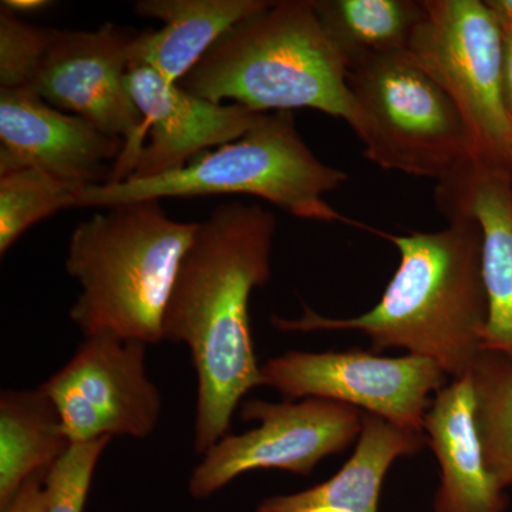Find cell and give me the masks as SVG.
Returning a JSON list of instances; mask_svg holds the SVG:
<instances>
[{
    "mask_svg": "<svg viewBox=\"0 0 512 512\" xmlns=\"http://www.w3.org/2000/svg\"><path fill=\"white\" fill-rule=\"evenodd\" d=\"M275 215L228 202L198 222L163 318V340L185 343L197 372L195 450L227 436L242 397L264 384L249 328V296L271 276Z\"/></svg>",
    "mask_w": 512,
    "mask_h": 512,
    "instance_id": "6da1fadb",
    "label": "cell"
},
{
    "mask_svg": "<svg viewBox=\"0 0 512 512\" xmlns=\"http://www.w3.org/2000/svg\"><path fill=\"white\" fill-rule=\"evenodd\" d=\"M436 232L375 234L400 252V265L372 311L349 319L323 318L306 308L303 318H274L282 330H357L373 353L390 348L429 357L453 380L470 373L483 352L488 301L481 271L480 227L468 217L448 218Z\"/></svg>",
    "mask_w": 512,
    "mask_h": 512,
    "instance_id": "7a4b0ae2",
    "label": "cell"
},
{
    "mask_svg": "<svg viewBox=\"0 0 512 512\" xmlns=\"http://www.w3.org/2000/svg\"><path fill=\"white\" fill-rule=\"evenodd\" d=\"M197 228L168 217L158 200L110 205L79 222L66 269L82 286L70 319L84 338L161 342L165 306Z\"/></svg>",
    "mask_w": 512,
    "mask_h": 512,
    "instance_id": "3957f363",
    "label": "cell"
},
{
    "mask_svg": "<svg viewBox=\"0 0 512 512\" xmlns=\"http://www.w3.org/2000/svg\"><path fill=\"white\" fill-rule=\"evenodd\" d=\"M212 103L259 113L312 109L350 123L348 67L312 0H281L239 20L180 83Z\"/></svg>",
    "mask_w": 512,
    "mask_h": 512,
    "instance_id": "277c9868",
    "label": "cell"
},
{
    "mask_svg": "<svg viewBox=\"0 0 512 512\" xmlns=\"http://www.w3.org/2000/svg\"><path fill=\"white\" fill-rule=\"evenodd\" d=\"M348 180L322 163L302 140L292 111L266 113L238 140L207 151L180 168L144 180L87 185L76 208H106L121 202L242 194L272 202L293 217L340 222L375 232L330 207L325 195Z\"/></svg>",
    "mask_w": 512,
    "mask_h": 512,
    "instance_id": "5b68a950",
    "label": "cell"
},
{
    "mask_svg": "<svg viewBox=\"0 0 512 512\" xmlns=\"http://www.w3.org/2000/svg\"><path fill=\"white\" fill-rule=\"evenodd\" d=\"M137 35L114 23L96 30H62L22 20L10 32L6 49V89L28 90L123 141L106 184L126 181L147 143L146 123L127 83Z\"/></svg>",
    "mask_w": 512,
    "mask_h": 512,
    "instance_id": "8992f818",
    "label": "cell"
},
{
    "mask_svg": "<svg viewBox=\"0 0 512 512\" xmlns=\"http://www.w3.org/2000/svg\"><path fill=\"white\" fill-rule=\"evenodd\" d=\"M348 87L349 126L383 170L440 183L477 157L457 107L407 50L348 70Z\"/></svg>",
    "mask_w": 512,
    "mask_h": 512,
    "instance_id": "52a82bcc",
    "label": "cell"
},
{
    "mask_svg": "<svg viewBox=\"0 0 512 512\" xmlns=\"http://www.w3.org/2000/svg\"><path fill=\"white\" fill-rule=\"evenodd\" d=\"M426 16L407 53L457 107L478 158L512 170L504 99V33L481 0H423Z\"/></svg>",
    "mask_w": 512,
    "mask_h": 512,
    "instance_id": "ba28073f",
    "label": "cell"
},
{
    "mask_svg": "<svg viewBox=\"0 0 512 512\" xmlns=\"http://www.w3.org/2000/svg\"><path fill=\"white\" fill-rule=\"evenodd\" d=\"M266 386L286 399H323L346 404L423 433L431 394L446 387L447 375L429 357H380L373 352H288L261 367Z\"/></svg>",
    "mask_w": 512,
    "mask_h": 512,
    "instance_id": "9c48e42d",
    "label": "cell"
},
{
    "mask_svg": "<svg viewBox=\"0 0 512 512\" xmlns=\"http://www.w3.org/2000/svg\"><path fill=\"white\" fill-rule=\"evenodd\" d=\"M241 419L261 424L248 433L225 436L205 453L188 483L192 497H210L234 478L258 468L309 476L320 460L342 453L359 436L363 413L323 399L248 400L242 404Z\"/></svg>",
    "mask_w": 512,
    "mask_h": 512,
    "instance_id": "30bf717a",
    "label": "cell"
},
{
    "mask_svg": "<svg viewBox=\"0 0 512 512\" xmlns=\"http://www.w3.org/2000/svg\"><path fill=\"white\" fill-rule=\"evenodd\" d=\"M146 343L116 336L84 340L39 386L72 443L116 436L144 439L160 419L161 396L146 370Z\"/></svg>",
    "mask_w": 512,
    "mask_h": 512,
    "instance_id": "8fae6325",
    "label": "cell"
},
{
    "mask_svg": "<svg viewBox=\"0 0 512 512\" xmlns=\"http://www.w3.org/2000/svg\"><path fill=\"white\" fill-rule=\"evenodd\" d=\"M127 83L148 137L127 180L180 170L201 154L245 136L266 114L239 104L212 103L144 66L128 70Z\"/></svg>",
    "mask_w": 512,
    "mask_h": 512,
    "instance_id": "7c38bea8",
    "label": "cell"
},
{
    "mask_svg": "<svg viewBox=\"0 0 512 512\" xmlns=\"http://www.w3.org/2000/svg\"><path fill=\"white\" fill-rule=\"evenodd\" d=\"M124 150L119 138L25 89H0V175L35 168L69 183L106 184Z\"/></svg>",
    "mask_w": 512,
    "mask_h": 512,
    "instance_id": "4fadbf2b",
    "label": "cell"
},
{
    "mask_svg": "<svg viewBox=\"0 0 512 512\" xmlns=\"http://www.w3.org/2000/svg\"><path fill=\"white\" fill-rule=\"evenodd\" d=\"M436 204L447 220L468 217L480 227L488 301L483 350L512 363V170L473 158L437 183Z\"/></svg>",
    "mask_w": 512,
    "mask_h": 512,
    "instance_id": "5bb4252c",
    "label": "cell"
},
{
    "mask_svg": "<svg viewBox=\"0 0 512 512\" xmlns=\"http://www.w3.org/2000/svg\"><path fill=\"white\" fill-rule=\"evenodd\" d=\"M470 373L434 397L424 419L429 446L439 461L434 512H504V490L485 463Z\"/></svg>",
    "mask_w": 512,
    "mask_h": 512,
    "instance_id": "9a60e30c",
    "label": "cell"
},
{
    "mask_svg": "<svg viewBox=\"0 0 512 512\" xmlns=\"http://www.w3.org/2000/svg\"><path fill=\"white\" fill-rule=\"evenodd\" d=\"M269 5L268 0H140L134 6L137 15L164 25L138 33L130 69L148 67L180 84L224 33Z\"/></svg>",
    "mask_w": 512,
    "mask_h": 512,
    "instance_id": "2e32d148",
    "label": "cell"
},
{
    "mask_svg": "<svg viewBox=\"0 0 512 512\" xmlns=\"http://www.w3.org/2000/svg\"><path fill=\"white\" fill-rule=\"evenodd\" d=\"M424 440L423 433L365 412L356 450L335 476L301 493L266 498L256 512H377L390 466L419 453Z\"/></svg>",
    "mask_w": 512,
    "mask_h": 512,
    "instance_id": "e0dca14e",
    "label": "cell"
},
{
    "mask_svg": "<svg viewBox=\"0 0 512 512\" xmlns=\"http://www.w3.org/2000/svg\"><path fill=\"white\" fill-rule=\"evenodd\" d=\"M72 446L55 404L40 387L0 396V507Z\"/></svg>",
    "mask_w": 512,
    "mask_h": 512,
    "instance_id": "ac0fdd59",
    "label": "cell"
},
{
    "mask_svg": "<svg viewBox=\"0 0 512 512\" xmlns=\"http://www.w3.org/2000/svg\"><path fill=\"white\" fill-rule=\"evenodd\" d=\"M313 9L348 70L406 52L426 16L423 0H312Z\"/></svg>",
    "mask_w": 512,
    "mask_h": 512,
    "instance_id": "d6986e66",
    "label": "cell"
},
{
    "mask_svg": "<svg viewBox=\"0 0 512 512\" xmlns=\"http://www.w3.org/2000/svg\"><path fill=\"white\" fill-rule=\"evenodd\" d=\"M470 375L485 463L505 490L512 487V363L498 353L483 350Z\"/></svg>",
    "mask_w": 512,
    "mask_h": 512,
    "instance_id": "ffe728a7",
    "label": "cell"
},
{
    "mask_svg": "<svg viewBox=\"0 0 512 512\" xmlns=\"http://www.w3.org/2000/svg\"><path fill=\"white\" fill-rule=\"evenodd\" d=\"M83 188L35 168L0 175V254L5 255L37 222L76 208Z\"/></svg>",
    "mask_w": 512,
    "mask_h": 512,
    "instance_id": "44dd1931",
    "label": "cell"
},
{
    "mask_svg": "<svg viewBox=\"0 0 512 512\" xmlns=\"http://www.w3.org/2000/svg\"><path fill=\"white\" fill-rule=\"evenodd\" d=\"M111 439L72 443L45 478L47 512H83L97 461Z\"/></svg>",
    "mask_w": 512,
    "mask_h": 512,
    "instance_id": "7402d4cb",
    "label": "cell"
},
{
    "mask_svg": "<svg viewBox=\"0 0 512 512\" xmlns=\"http://www.w3.org/2000/svg\"><path fill=\"white\" fill-rule=\"evenodd\" d=\"M45 478L46 473L29 478L2 512H47Z\"/></svg>",
    "mask_w": 512,
    "mask_h": 512,
    "instance_id": "603a6c76",
    "label": "cell"
},
{
    "mask_svg": "<svg viewBox=\"0 0 512 512\" xmlns=\"http://www.w3.org/2000/svg\"><path fill=\"white\" fill-rule=\"evenodd\" d=\"M503 84L505 106L512 121V33H504Z\"/></svg>",
    "mask_w": 512,
    "mask_h": 512,
    "instance_id": "cb8c5ba5",
    "label": "cell"
},
{
    "mask_svg": "<svg viewBox=\"0 0 512 512\" xmlns=\"http://www.w3.org/2000/svg\"><path fill=\"white\" fill-rule=\"evenodd\" d=\"M504 33H512V0H484Z\"/></svg>",
    "mask_w": 512,
    "mask_h": 512,
    "instance_id": "d4e9b609",
    "label": "cell"
},
{
    "mask_svg": "<svg viewBox=\"0 0 512 512\" xmlns=\"http://www.w3.org/2000/svg\"><path fill=\"white\" fill-rule=\"evenodd\" d=\"M50 2L46 0H3L2 8L9 10V12L15 13H30L37 12L49 8Z\"/></svg>",
    "mask_w": 512,
    "mask_h": 512,
    "instance_id": "484cf974",
    "label": "cell"
}]
</instances>
